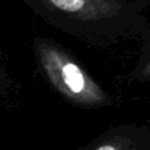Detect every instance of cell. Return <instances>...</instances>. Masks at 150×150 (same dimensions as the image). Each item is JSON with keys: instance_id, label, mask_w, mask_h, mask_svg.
I'll use <instances>...</instances> for the list:
<instances>
[{"instance_id": "cell-1", "label": "cell", "mask_w": 150, "mask_h": 150, "mask_svg": "<svg viewBox=\"0 0 150 150\" xmlns=\"http://www.w3.org/2000/svg\"><path fill=\"white\" fill-rule=\"evenodd\" d=\"M59 29L94 45L141 36L149 21L142 14L150 0H27Z\"/></svg>"}, {"instance_id": "cell-5", "label": "cell", "mask_w": 150, "mask_h": 150, "mask_svg": "<svg viewBox=\"0 0 150 150\" xmlns=\"http://www.w3.org/2000/svg\"><path fill=\"white\" fill-rule=\"evenodd\" d=\"M143 39L142 41V48H141V53H139V56H138V62H142L144 61L145 59H148L150 56V21L148 23V27L145 29V32L143 33V35L141 36Z\"/></svg>"}, {"instance_id": "cell-4", "label": "cell", "mask_w": 150, "mask_h": 150, "mask_svg": "<svg viewBox=\"0 0 150 150\" xmlns=\"http://www.w3.org/2000/svg\"><path fill=\"white\" fill-rule=\"evenodd\" d=\"M131 80L141 83L150 82V56L136 64L135 69L131 71Z\"/></svg>"}, {"instance_id": "cell-2", "label": "cell", "mask_w": 150, "mask_h": 150, "mask_svg": "<svg viewBox=\"0 0 150 150\" xmlns=\"http://www.w3.org/2000/svg\"><path fill=\"white\" fill-rule=\"evenodd\" d=\"M34 50L45 77L68 102L90 109L112 104L109 94L62 46L38 36L34 39Z\"/></svg>"}, {"instance_id": "cell-3", "label": "cell", "mask_w": 150, "mask_h": 150, "mask_svg": "<svg viewBox=\"0 0 150 150\" xmlns=\"http://www.w3.org/2000/svg\"><path fill=\"white\" fill-rule=\"evenodd\" d=\"M77 150H150V127L136 123L115 125Z\"/></svg>"}]
</instances>
